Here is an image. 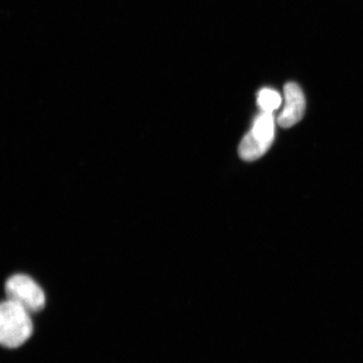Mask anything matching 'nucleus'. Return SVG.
Masks as SVG:
<instances>
[{
	"mask_svg": "<svg viewBox=\"0 0 363 363\" xmlns=\"http://www.w3.org/2000/svg\"><path fill=\"white\" fill-rule=\"evenodd\" d=\"M33 333L30 313L18 303L3 302L0 308V342L7 348H16L24 344Z\"/></svg>",
	"mask_w": 363,
	"mask_h": 363,
	"instance_id": "1",
	"label": "nucleus"
},
{
	"mask_svg": "<svg viewBox=\"0 0 363 363\" xmlns=\"http://www.w3.org/2000/svg\"><path fill=\"white\" fill-rule=\"evenodd\" d=\"M274 136V117L271 112L262 111L254 121L251 131L245 135L240 144L238 152L240 158L247 162L260 158L270 148Z\"/></svg>",
	"mask_w": 363,
	"mask_h": 363,
	"instance_id": "2",
	"label": "nucleus"
},
{
	"mask_svg": "<svg viewBox=\"0 0 363 363\" xmlns=\"http://www.w3.org/2000/svg\"><path fill=\"white\" fill-rule=\"evenodd\" d=\"M6 292L9 301L18 303L30 314L42 311L45 306L43 290L29 276H12L7 281Z\"/></svg>",
	"mask_w": 363,
	"mask_h": 363,
	"instance_id": "3",
	"label": "nucleus"
},
{
	"mask_svg": "<svg viewBox=\"0 0 363 363\" xmlns=\"http://www.w3.org/2000/svg\"><path fill=\"white\" fill-rule=\"evenodd\" d=\"M284 108L278 118V123L284 128H289L301 121L306 111V99L301 87L295 83L284 86Z\"/></svg>",
	"mask_w": 363,
	"mask_h": 363,
	"instance_id": "4",
	"label": "nucleus"
},
{
	"mask_svg": "<svg viewBox=\"0 0 363 363\" xmlns=\"http://www.w3.org/2000/svg\"><path fill=\"white\" fill-rule=\"evenodd\" d=\"M257 104L262 111L271 112L277 110L282 104V98L275 90L264 89L258 94Z\"/></svg>",
	"mask_w": 363,
	"mask_h": 363,
	"instance_id": "5",
	"label": "nucleus"
}]
</instances>
